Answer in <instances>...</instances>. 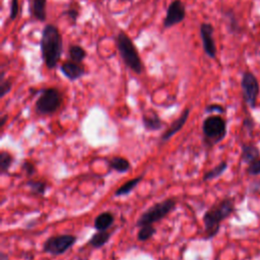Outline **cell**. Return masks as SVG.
<instances>
[{
    "label": "cell",
    "instance_id": "obj_1",
    "mask_svg": "<svg viewBox=\"0 0 260 260\" xmlns=\"http://www.w3.org/2000/svg\"><path fill=\"white\" fill-rule=\"evenodd\" d=\"M41 53L48 69H54L63 53V39L59 28L52 23L46 24L42 30Z\"/></svg>",
    "mask_w": 260,
    "mask_h": 260
},
{
    "label": "cell",
    "instance_id": "obj_2",
    "mask_svg": "<svg viewBox=\"0 0 260 260\" xmlns=\"http://www.w3.org/2000/svg\"><path fill=\"white\" fill-rule=\"evenodd\" d=\"M235 210V200L224 198L212 205L203 215L204 238L209 240L215 237L219 231L220 223L228 218Z\"/></svg>",
    "mask_w": 260,
    "mask_h": 260
},
{
    "label": "cell",
    "instance_id": "obj_3",
    "mask_svg": "<svg viewBox=\"0 0 260 260\" xmlns=\"http://www.w3.org/2000/svg\"><path fill=\"white\" fill-rule=\"evenodd\" d=\"M115 41L124 64L135 74H141L143 72L142 60L132 39L125 31L120 30Z\"/></svg>",
    "mask_w": 260,
    "mask_h": 260
},
{
    "label": "cell",
    "instance_id": "obj_4",
    "mask_svg": "<svg viewBox=\"0 0 260 260\" xmlns=\"http://www.w3.org/2000/svg\"><path fill=\"white\" fill-rule=\"evenodd\" d=\"M40 95L35 104V111L42 116L52 115L59 110L62 105L63 96L56 87H46L39 90Z\"/></svg>",
    "mask_w": 260,
    "mask_h": 260
},
{
    "label": "cell",
    "instance_id": "obj_5",
    "mask_svg": "<svg viewBox=\"0 0 260 260\" xmlns=\"http://www.w3.org/2000/svg\"><path fill=\"white\" fill-rule=\"evenodd\" d=\"M204 141L208 146L220 142L226 134V122L219 115H211L204 119L202 124Z\"/></svg>",
    "mask_w": 260,
    "mask_h": 260
},
{
    "label": "cell",
    "instance_id": "obj_6",
    "mask_svg": "<svg viewBox=\"0 0 260 260\" xmlns=\"http://www.w3.org/2000/svg\"><path fill=\"white\" fill-rule=\"evenodd\" d=\"M176 205L177 200L174 198H168L164 201L153 204L139 216L136 221V225L142 226L146 224H153L161 220L176 208Z\"/></svg>",
    "mask_w": 260,
    "mask_h": 260
},
{
    "label": "cell",
    "instance_id": "obj_7",
    "mask_svg": "<svg viewBox=\"0 0 260 260\" xmlns=\"http://www.w3.org/2000/svg\"><path fill=\"white\" fill-rule=\"evenodd\" d=\"M77 241V237L70 234L56 235L48 238L43 244L44 252L53 255L59 256L67 252Z\"/></svg>",
    "mask_w": 260,
    "mask_h": 260
},
{
    "label": "cell",
    "instance_id": "obj_8",
    "mask_svg": "<svg viewBox=\"0 0 260 260\" xmlns=\"http://www.w3.org/2000/svg\"><path fill=\"white\" fill-rule=\"evenodd\" d=\"M241 87H242V92H243V98L245 103L250 108H255L256 100L260 89L259 82L256 76L250 71L244 72L241 79Z\"/></svg>",
    "mask_w": 260,
    "mask_h": 260
},
{
    "label": "cell",
    "instance_id": "obj_9",
    "mask_svg": "<svg viewBox=\"0 0 260 260\" xmlns=\"http://www.w3.org/2000/svg\"><path fill=\"white\" fill-rule=\"evenodd\" d=\"M186 18V7L181 0H173L167 9L162 21L164 28H171L181 23Z\"/></svg>",
    "mask_w": 260,
    "mask_h": 260
},
{
    "label": "cell",
    "instance_id": "obj_10",
    "mask_svg": "<svg viewBox=\"0 0 260 260\" xmlns=\"http://www.w3.org/2000/svg\"><path fill=\"white\" fill-rule=\"evenodd\" d=\"M214 27L209 22H202L199 27V34L204 53L211 59L216 57V45L213 38Z\"/></svg>",
    "mask_w": 260,
    "mask_h": 260
},
{
    "label": "cell",
    "instance_id": "obj_11",
    "mask_svg": "<svg viewBox=\"0 0 260 260\" xmlns=\"http://www.w3.org/2000/svg\"><path fill=\"white\" fill-rule=\"evenodd\" d=\"M62 74L70 81H75L85 74V67L82 63H77L72 60L65 61L60 66Z\"/></svg>",
    "mask_w": 260,
    "mask_h": 260
},
{
    "label": "cell",
    "instance_id": "obj_12",
    "mask_svg": "<svg viewBox=\"0 0 260 260\" xmlns=\"http://www.w3.org/2000/svg\"><path fill=\"white\" fill-rule=\"evenodd\" d=\"M189 115H190V109L189 108H186L184 109V111L181 113V115L176 119L174 120L171 125L167 128V130L161 134L160 136V142H166L168 141L171 137H173L178 131H180L183 126L185 125V123L187 122L188 118H189Z\"/></svg>",
    "mask_w": 260,
    "mask_h": 260
},
{
    "label": "cell",
    "instance_id": "obj_13",
    "mask_svg": "<svg viewBox=\"0 0 260 260\" xmlns=\"http://www.w3.org/2000/svg\"><path fill=\"white\" fill-rule=\"evenodd\" d=\"M30 15L39 20L46 21L47 19V0H30L29 2Z\"/></svg>",
    "mask_w": 260,
    "mask_h": 260
},
{
    "label": "cell",
    "instance_id": "obj_14",
    "mask_svg": "<svg viewBox=\"0 0 260 260\" xmlns=\"http://www.w3.org/2000/svg\"><path fill=\"white\" fill-rule=\"evenodd\" d=\"M142 124L146 131H157L162 127L161 119L153 111L144 113L142 115Z\"/></svg>",
    "mask_w": 260,
    "mask_h": 260
},
{
    "label": "cell",
    "instance_id": "obj_15",
    "mask_svg": "<svg viewBox=\"0 0 260 260\" xmlns=\"http://www.w3.org/2000/svg\"><path fill=\"white\" fill-rule=\"evenodd\" d=\"M241 158L244 162L251 165L255 160L259 158V149L256 145L251 143H244L242 144V153Z\"/></svg>",
    "mask_w": 260,
    "mask_h": 260
},
{
    "label": "cell",
    "instance_id": "obj_16",
    "mask_svg": "<svg viewBox=\"0 0 260 260\" xmlns=\"http://www.w3.org/2000/svg\"><path fill=\"white\" fill-rule=\"evenodd\" d=\"M114 214L110 211H104L100 213L93 221V226L96 231H107L114 222Z\"/></svg>",
    "mask_w": 260,
    "mask_h": 260
},
{
    "label": "cell",
    "instance_id": "obj_17",
    "mask_svg": "<svg viewBox=\"0 0 260 260\" xmlns=\"http://www.w3.org/2000/svg\"><path fill=\"white\" fill-rule=\"evenodd\" d=\"M112 236V233L107 231H98L95 234L92 235V237L89 239V245L93 248H101L104 245H106L110 238Z\"/></svg>",
    "mask_w": 260,
    "mask_h": 260
},
{
    "label": "cell",
    "instance_id": "obj_18",
    "mask_svg": "<svg viewBox=\"0 0 260 260\" xmlns=\"http://www.w3.org/2000/svg\"><path fill=\"white\" fill-rule=\"evenodd\" d=\"M108 164L112 170L118 173H126L130 170L129 160L122 156H114L108 161Z\"/></svg>",
    "mask_w": 260,
    "mask_h": 260
},
{
    "label": "cell",
    "instance_id": "obj_19",
    "mask_svg": "<svg viewBox=\"0 0 260 260\" xmlns=\"http://www.w3.org/2000/svg\"><path fill=\"white\" fill-rule=\"evenodd\" d=\"M143 179V175L136 177L134 179H131L129 181H127L125 184L121 185L116 191H115V196H124L129 194L130 192H132V190H134L136 188V186L141 182V180Z\"/></svg>",
    "mask_w": 260,
    "mask_h": 260
},
{
    "label": "cell",
    "instance_id": "obj_20",
    "mask_svg": "<svg viewBox=\"0 0 260 260\" xmlns=\"http://www.w3.org/2000/svg\"><path fill=\"white\" fill-rule=\"evenodd\" d=\"M87 53L79 45H71L68 49V57L70 60L77 62V63H82V61L85 59Z\"/></svg>",
    "mask_w": 260,
    "mask_h": 260
},
{
    "label": "cell",
    "instance_id": "obj_21",
    "mask_svg": "<svg viewBox=\"0 0 260 260\" xmlns=\"http://www.w3.org/2000/svg\"><path fill=\"white\" fill-rule=\"evenodd\" d=\"M12 162H13V155L9 151L2 149L0 151V174L1 175L7 174Z\"/></svg>",
    "mask_w": 260,
    "mask_h": 260
},
{
    "label": "cell",
    "instance_id": "obj_22",
    "mask_svg": "<svg viewBox=\"0 0 260 260\" xmlns=\"http://www.w3.org/2000/svg\"><path fill=\"white\" fill-rule=\"evenodd\" d=\"M226 169H228V162L225 160H223L220 164H218L216 167H214L213 169L207 171L203 175V181H210L215 178H218L225 172Z\"/></svg>",
    "mask_w": 260,
    "mask_h": 260
},
{
    "label": "cell",
    "instance_id": "obj_23",
    "mask_svg": "<svg viewBox=\"0 0 260 260\" xmlns=\"http://www.w3.org/2000/svg\"><path fill=\"white\" fill-rule=\"evenodd\" d=\"M25 186H27L29 188L31 193L39 195V196L45 195L47 187H48L46 182L40 181V180H28L25 182Z\"/></svg>",
    "mask_w": 260,
    "mask_h": 260
},
{
    "label": "cell",
    "instance_id": "obj_24",
    "mask_svg": "<svg viewBox=\"0 0 260 260\" xmlns=\"http://www.w3.org/2000/svg\"><path fill=\"white\" fill-rule=\"evenodd\" d=\"M155 232H156V229L153 226V224L142 225V226H140V230L137 233V240L140 242L147 241L153 237Z\"/></svg>",
    "mask_w": 260,
    "mask_h": 260
},
{
    "label": "cell",
    "instance_id": "obj_25",
    "mask_svg": "<svg viewBox=\"0 0 260 260\" xmlns=\"http://www.w3.org/2000/svg\"><path fill=\"white\" fill-rule=\"evenodd\" d=\"M12 88V81L10 79H5L4 70L1 71L0 75V96L4 98Z\"/></svg>",
    "mask_w": 260,
    "mask_h": 260
},
{
    "label": "cell",
    "instance_id": "obj_26",
    "mask_svg": "<svg viewBox=\"0 0 260 260\" xmlns=\"http://www.w3.org/2000/svg\"><path fill=\"white\" fill-rule=\"evenodd\" d=\"M223 15L226 19H229V22H228L229 30L233 34H236L237 31H239V25H238V22H237V19H236V16H235L233 10L224 11Z\"/></svg>",
    "mask_w": 260,
    "mask_h": 260
},
{
    "label": "cell",
    "instance_id": "obj_27",
    "mask_svg": "<svg viewBox=\"0 0 260 260\" xmlns=\"http://www.w3.org/2000/svg\"><path fill=\"white\" fill-rule=\"evenodd\" d=\"M62 15H65L73 25H75L78 17H79V10H78V7H75V6H70L68 7V9H66Z\"/></svg>",
    "mask_w": 260,
    "mask_h": 260
},
{
    "label": "cell",
    "instance_id": "obj_28",
    "mask_svg": "<svg viewBox=\"0 0 260 260\" xmlns=\"http://www.w3.org/2000/svg\"><path fill=\"white\" fill-rule=\"evenodd\" d=\"M9 20H14L18 16L19 13V1L18 0H10L9 4Z\"/></svg>",
    "mask_w": 260,
    "mask_h": 260
},
{
    "label": "cell",
    "instance_id": "obj_29",
    "mask_svg": "<svg viewBox=\"0 0 260 260\" xmlns=\"http://www.w3.org/2000/svg\"><path fill=\"white\" fill-rule=\"evenodd\" d=\"M247 173L252 176L260 175V158L255 160L253 164L249 165V167L247 169Z\"/></svg>",
    "mask_w": 260,
    "mask_h": 260
},
{
    "label": "cell",
    "instance_id": "obj_30",
    "mask_svg": "<svg viewBox=\"0 0 260 260\" xmlns=\"http://www.w3.org/2000/svg\"><path fill=\"white\" fill-rule=\"evenodd\" d=\"M22 169L24 170V173H25L26 176H28V177H31V176L35 175L36 172H37L36 166H35L31 161H28V160H26V161H24V162L22 164Z\"/></svg>",
    "mask_w": 260,
    "mask_h": 260
},
{
    "label": "cell",
    "instance_id": "obj_31",
    "mask_svg": "<svg viewBox=\"0 0 260 260\" xmlns=\"http://www.w3.org/2000/svg\"><path fill=\"white\" fill-rule=\"evenodd\" d=\"M205 112H206V113H218V114H222V113H224V108H223L221 105H218V104H210V105L206 106Z\"/></svg>",
    "mask_w": 260,
    "mask_h": 260
},
{
    "label": "cell",
    "instance_id": "obj_32",
    "mask_svg": "<svg viewBox=\"0 0 260 260\" xmlns=\"http://www.w3.org/2000/svg\"><path fill=\"white\" fill-rule=\"evenodd\" d=\"M244 126H246L249 130H252V129H253V126H254V122L252 121V119L246 118V119L244 120Z\"/></svg>",
    "mask_w": 260,
    "mask_h": 260
},
{
    "label": "cell",
    "instance_id": "obj_33",
    "mask_svg": "<svg viewBox=\"0 0 260 260\" xmlns=\"http://www.w3.org/2000/svg\"><path fill=\"white\" fill-rule=\"evenodd\" d=\"M6 120H7V116H2V117H1V122H0V126H1V128H3V126L5 125Z\"/></svg>",
    "mask_w": 260,
    "mask_h": 260
},
{
    "label": "cell",
    "instance_id": "obj_34",
    "mask_svg": "<svg viewBox=\"0 0 260 260\" xmlns=\"http://www.w3.org/2000/svg\"><path fill=\"white\" fill-rule=\"evenodd\" d=\"M120 1H131V0H120Z\"/></svg>",
    "mask_w": 260,
    "mask_h": 260
}]
</instances>
